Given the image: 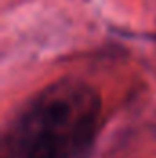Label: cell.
I'll use <instances>...</instances> for the list:
<instances>
[{
	"instance_id": "1",
	"label": "cell",
	"mask_w": 156,
	"mask_h": 158,
	"mask_svg": "<svg viewBox=\"0 0 156 158\" xmlns=\"http://www.w3.org/2000/svg\"><path fill=\"white\" fill-rule=\"evenodd\" d=\"M101 103L83 83L46 88L13 127L15 158H79L92 143Z\"/></svg>"
}]
</instances>
